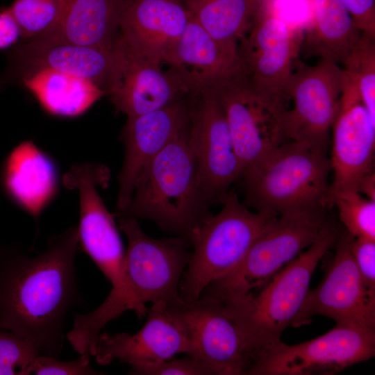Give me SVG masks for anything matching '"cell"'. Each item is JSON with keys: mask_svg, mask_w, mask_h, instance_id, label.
<instances>
[{"mask_svg": "<svg viewBox=\"0 0 375 375\" xmlns=\"http://www.w3.org/2000/svg\"><path fill=\"white\" fill-rule=\"evenodd\" d=\"M112 50L113 47L60 44L31 53L13 49L10 60L22 73L50 68L90 80L105 90Z\"/></svg>", "mask_w": 375, "mask_h": 375, "instance_id": "cell-26", "label": "cell"}, {"mask_svg": "<svg viewBox=\"0 0 375 375\" xmlns=\"http://www.w3.org/2000/svg\"><path fill=\"white\" fill-rule=\"evenodd\" d=\"M191 349L187 327L175 306L158 303L148 309L147 321L137 333H101L94 356L100 365L117 360L134 367L179 353L189 356Z\"/></svg>", "mask_w": 375, "mask_h": 375, "instance_id": "cell-17", "label": "cell"}, {"mask_svg": "<svg viewBox=\"0 0 375 375\" xmlns=\"http://www.w3.org/2000/svg\"><path fill=\"white\" fill-rule=\"evenodd\" d=\"M38 355L31 342L0 329V375H26L28 367Z\"/></svg>", "mask_w": 375, "mask_h": 375, "instance_id": "cell-31", "label": "cell"}, {"mask_svg": "<svg viewBox=\"0 0 375 375\" xmlns=\"http://www.w3.org/2000/svg\"><path fill=\"white\" fill-rule=\"evenodd\" d=\"M296 64L285 90L287 100L292 102L283 115L285 141L306 142L327 149L344 72L338 64L323 58L312 66Z\"/></svg>", "mask_w": 375, "mask_h": 375, "instance_id": "cell-11", "label": "cell"}, {"mask_svg": "<svg viewBox=\"0 0 375 375\" xmlns=\"http://www.w3.org/2000/svg\"><path fill=\"white\" fill-rule=\"evenodd\" d=\"M175 308L190 338L189 356L204 362L213 375H247L256 358L219 300L203 295Z\"/></svg>", "mask_w": 375, "mask_h": 375, "instance_id": "cell-16", "label": "cell"}, {"mask_svg": "<svg viewBox=\"0 0 375 375\" xmlns=\"http://www.w3.org/2000/svg\"><path fill=\"white\" fill-rule=\"evenodd\" d=\"M190 15L230 55L251 26L260 0H182Z\"/></svg>", "mask_w": 375, "mask_h": 375, "instance_id": "cell-27", "label": "cell"}, {"mask_svg": "<svg viewBox=\"0 0 375 375\" xmlns=\"http://www.w3.org/2000/svg\"><path fill=\"white\" fill-rule=\"evenodd\" d=\"M349 10L356 26L375 37V0H340Z\"/></svg>", "mask_w": 375, "mask_h": 375, "instance_id": "cell-36", "label": "cell"}, {"mask_svg": "<svg viewBox=\"0 0 375 375\" xmlns=\"http://www.w3.org/2000/svg\"><path fill=\"white\" fill-rule=\"evenodd\" d=\"M356 191L364 194L367 199L375 201V172L373 170L364 174L358 181Z\"/></svg>", "mask_w": 375, "mask_h": 375, "instance_id": "cell-38", "label": "cell"}, {"mask_svg": "<svg viewBox=\"0 0 375 375\" xmlns=\"http://www.w3.org/2000/svg\"><path fill=\"white\" fill-rule=\"evenodd\" d=\"M162 64L180 78L188 93L212 86L240 69L238 58L228 53L191 15Z\"/></svg>", "mask_w": 375, "mask_h": 375, "instance_id": "cell-22", "label": "cell"}, {"mask_svg": "<svg viewBox=\"0 0 375 375\" xmlns=\"http://www.w3.org/2000/svg\"><path fill=\"white\" fill-rule=\"evenodd\" d=\"M186 98L199 185L210 205L222 204L242 171L223 105L212 86L189 92Z\"/></svg>", "mask_w": 375, "mask_h": 375, "instance_id": "cell-8", "label": "cell"}, {"mask_svg": "<svg viewBox=\"0 0 375 375\" xmlns=\"http://www.w3.org/2000/svg\"><path fill=\"white\" fill-rule=\"evenodd\" d=\"M116 217L128 239L120 282L96 309L75 315L66 338L79 354L89 352L94 356L103 328L126 311L133 310L142 319L147 316L148 302L170 306L185 303L179 283L191 258L190 242L177 236L152 238L142 231L137 219Z\"/></svg>", "mask_w": 375, "mask_h": 375, "instance_id": "cell-2", "label": "cell"}, {"mask_svg": "<svg viewBox=\"0 0 375 375\" xmlns=\"http://www.w3.org/2000/svg\"><path fill=\"white\" fill-rule=\"evenodd\" d=\"M311 17L305 27L307 53L340 66L347 60L362 32L340 0H310Z\"/></svg>", "mask_w": 375, "mask_h": 375, "instance_id": "cell-24", "label": "cell"}, {"mask_svg": "<svg viewBox=\"0 0 375 375\" xmlns=\"http://www.w3.org/2000/svg\"><path fill=\"white\" fill-rule=\"evenodd\" d=\"M89 352L81 354L74 360L61 361L55 357L38 355L31 363L26 375H97L103 374L94 370L90 365Z\"/></svg>", "mask_w": 375, "mask_h": 375, "instance_id": "cell-33", "label": "cell"}, {"mask_svg": "<svg viewBox=\"0 0 375 375\" xmlns=\"http://www.w3.org/2000/svg\"><path fill=\"white\" fill-rule=\"evenodd\" d=\"M294 36L292 28L260 3L237 49L241 72L252 89L264 99L285 106L296 50Z\"/></svg>", "mask_w": 375, "mask_h": 375, "instance_id": "cell-14", "label": "cell"}, {"mask_svg": "<svg viewBox=\"0 0 375 375\" xmlns=\"http://www.w3.org/2000/svg\"><path fill=\"white\" fill-rule=\"evenodd\" d=\"M65 0H15L8 7L24 40L36 36L56 25Z\"/></svg>", "mask_w": 375, "mask_h": 375, "instance_id": "cell-30", "label": "cell"}, {"mask_svg": "<svg viewBox=\"0 0 375 375\" xmlns=\"http://www.w3.org/2000/svg\"><path fill=\"white\" fill-rule=\"evenodd\" d=\"M351 250L365 285L375 293V240L352 237Z\"/></svg>", "mask_w": 375, "mask_h": 375, "instance_id": "cell-34", "label": "cell"}, {"mask_svg": "<svg viewBox=\"0 0 375 375\" xmlns=\"http://www.w3.org/2000/svg\"><path fill=\"white\" fill-rule=\"evenodd\" d=\"M340 231L338 223L327 217L306 251L283 266L261 288L240 299L221 301L256 360L261 353L281 342L283 331L292 326L317 264L334 246Z\"/></svg>", "mask_w": 375, "mask_h": 375, "instance_id": "cell-4", "label": "cell"}, {"mask_svg": "<svg viewBox=\"0 0 375 375\" xmlns=\"http://www.w3.org/2000/svg\"><path fill=\"white\" fill-rule=\"evenodd\" d=\"M22 82L48 112L60 117H76L106 94L90 80L50 68L22 73Z\"/></svg>", "mask_w": 375, "mask_h": 375, "instance_id": "cell-25", "label": "cell"}, {"mask_svg": "<svg viewBox=\"0 0 375 375\" xmlns=\"http://www.w3.org/2000/svg\"><path fill=\"white\" fill-rule=\"evenodd\" d=\"M162 65L119 33L105 87L115 109L127 117H136L185 97L188 91L180 78Z\"/></svg>", "mask_w": 375, "mask_h": 375, "instance_id": "cell-13", "label": "cell"}, {"mask_svg": "<svg viewBox=\"0 0 375 375\" xmlns=\"http://www.w3.org/2000/svg\"><path fill=\"white\" fill-rule=\"evenodd\" d=\"M130 374L135 375H213L202 361L190 356L181 359L173 358L155 362L131 367Z\"/></svg>", "mask_w": 375, "mask_h": 375, "instance_id": "cell-32", "label": "cell"}, {"mask_svg": "<svg viewBox=\"0 0 375 375\" xmlns=\"http://www.w3.org/2000/svg\"><path fill=\"white\" fill-rule=\"evenodd\" d=\"M20 38V29L8 8H1L0 10V49L13 46Z\"/></svg>", "mask_w": 375, "mask_h": 375, "instance_id": "cell-37", "label": "cell"}, {"mask_svg": "<svg viewBox=\"0 0 375 375\" xmlns=\"http://www.w3.org/2000/svg\"><path fill=\"white\" fill-rule=\"evenodd\" d=\"M222 205L190 238L193 251L179 285L185 303L198 299L209 285L233 272L278 215L251 211L232 188Z\"/></svg>", "mask_w": 375, "mask_h": 375, "instance_id": "cell-6", "label": "cell"}, {"mask_svg": "<svg viewBox=\"0 0 375 375\" xmlns=\"http://www.w3.org/2000/svg\"><path fill=\"white\" fill-rule=\"evenodd\" d=\"M328 208L324 204L309 205L279 213L255 240L240 264L209 285L205 295L225 302L258 290L314 242L328 217Z\"/></svg>", "mask_w": 375, "mask_h": 375, "instance_id": "cell-7", "label": "cell"}, {"mask_svg": "<svg viewBox=\"0 0 375 375\" xmlns=\"http://www.w3.org/2000/svg\"><path fill=\"white\" fill-rule=\"evenodd\" d=\"M58 182L53 160L31 140L16 147L6 160V190L14 201L35 219L56 197Z\"/></svg>", "mask_w": 375, "mask_h": 375, "instance_id": "cell-23", "label": "cell"}, {"mask_svg": "<svg viewBox=\"0 0 375 375\" xmlns=\"http://www.w3.org/2000/svg\"><path fill=\"white\" fill-rule=\"evenodd\" d=\"M260 4L290 28L294 18H302L306 26L312 15L310 0H269L268 3L260 0Z\"/></svg>", "mask_w": 375, "mask_h": 375, "instance_id": "cell-35", "label": "cell"}, {"mask_svg": "<svg viewBox=\"0 0 375 375\" xmlns=\"http://www.w3.org/2000/svg\"><path fill=\"white\" fill-rule=\"evenodd\" d=\"M331 130L333 182L330 187L356 190L360 178L373 170L375 120L346 74Z\"/></svg>", "mask_w": 375, "mask_h": 375, "instance_id": "cell-18", "label": "cell"}, {"mask_svg": "<svg viewBox=\"0 0 375 375\" xmlns=\"http://www.w3.org/2000/svg\"><path fill=\"white\" fill-rule=\"evenodd\" d=\"M123 3L124 0H65L54 26L13 49L31 53L60 44L112 48L119 34Z\"/></svg>", "mask_w": 375, "mask_h": 375, "instance_id": "cell-20", "label": "cell"}, {"mask_svg": "<svg viewBox=\"0 0 375 375\" xmlns=\"http://www.w3.org/2000/svg\"><path fill=\"white\" fill-rule=\"evenodd\" d=\"M78 226L51 236L46 249L29 256L19 247L0 248V329L58 358L68 312L82 303L75 267Z\"/></svg>", "mask_w": 375, "mask_h": 375, "instance_id": "cell-1", "label": "cell"}, {"mask_svg": "<svg viewBox=\"0 0 375 375\" xmlns=\"http://www.w3.org/2000/svg\"><path fill=\"white\" fill-rule=\"evenodd\" d=\"M326 152L306 142L282 144L241 172L237 181H241L243 203L257 212L276 214L303 206L329 207L331 163Z\"/></svg>", "mask_w": 375, "mask_h": 375, "instance_id": "cell-5", "label": "cell"}, {"mask_svg": "<svg viewBox=\"0 0 375 375\" xmlns=\"http://www.w3.org/2000/svg\"><path fill=\"white\" fill-rule=\"evenodd\" d=\"M375 355V331L337 325L292 345L282 341L260 354L247 375H331Z\"/></svg>", "mask_w": 375, "mask_h": 375, "instance_id": "cell-10", "label": "cell"}, {"mask_svg": "<svg viewBox=\"0 0 375 375\" xmlns=\"http://www.w3.org/2000/svg\"><path fill=\"white\" fill-rule=\"evenodd\" d=\"M342 67L357 88L365 107L375 120V37L362 33Z\"/></svg>", "mask_w": 375, "mask_h": 375, "instance_id": "cell-29", "label": "cell"}, {"mask_svg": "<svg viewBox=\"0 0 375 375\" xmlns=\"http://www.w3.org/2000/svg\"><path fill=\"white\" fill-rule=\"evenodd\" d=\"M110 178L106 166L85 162L72 166L63 184L78 193V244L115 288L120 282L124 248L113 216L97 191L98 186L106 188Z\"/></svg>", "mask_w": 375, "mask_h": 375, "instance_id": "cell-15", "label": "cell"}, {"mask_svg": "<svg viewBox=\"0 0 375 375\" xmlns=\"http://www.w3.org/2000/svg\"><path fill=\"white\" fill-rule=\"evenodd\" d=\"M190 17L182 0H124L119 33L133 47L162 63Z\"/></svg>", "mask_w": 375, "mask_h": 375, "instance_id": "cell-21", "label": "cell"}, {"mask_svg": "<svg viewBox=\"0 0 375 375\" xmlns=\"http://www.w3.org/2000/svg\"><path fill=\"white\" fill-rule=\"evenodd\" d=\"M186 95L146 114L127 117L121 133L124 157L117 178L115 212L127 206L144 167L187 124Z\"/></svg>", "mask_w": 375, "mask_h": 375, "instance_id": "cell-19", "label": "cell"}, {"mask_svg": "<svg viewBox=\"0 0 375 375\" xmlns=\"http://www.w3.org/2000/svg\"><path fill=\"white\" fill-rule=\"evenodd\" d=\"M210 206L198 183L188 122L144 167L128 204L114 215L151 221L190 242L194 231L212 215Z\"/></svg>", "mask_w": 375, "mask_h": 375, "instance_id": "cell-3", "label": "cell"}, {"mask_svg": "<svg viewBox=\"0 0 375 375\" xmlns=\"http://www.w3.org/2000/svg\"><path fill=\"white\" fill-rule=\"evenodd\" d=\"M212 86L223 105L241 172L286 142L288 108L259 96L240 69Z\"/></svg>", "mask_w": 375, "mask_h": 375, "instance_id": "cell-12", "label": "cell"}, {"mask_svg": "<svg viewBox=\"0 0 375 375\" xmlns=\"http://www.w3.org/2000/svg\"><path fill=\"white\" fill-rule=\"evenodd\" d=\"M327 203L335 206L345 230L354 238L375 240V201L353 189L330 187Z\"/></svg>", "mask_w": 375, "mask_h": 375, "instance_id": "cell-28", "label": "cell"}, {"mask_svg": "<svg viewBox=\"0 0 375 375\" xmlns=\"http://www.w3.org/2000/svg\"><path fill=\"white\" fill-rule=\"evenodd\" d=\"M352 237L341 229L333 256L324 265V277L308 290L292 326L308 324L314 316L323 315L337 325L375 331V293L365 285L354 261Z\"/></svg>", "mask_w": 375, "mask_h": 375, "instance_id": "cell-9", "label": "cell"}]
</instances>
